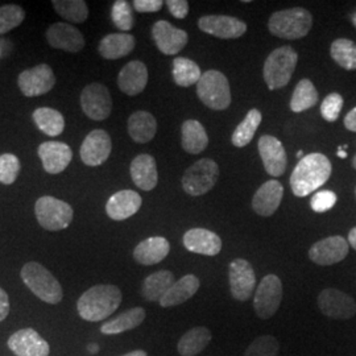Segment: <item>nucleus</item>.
<instances>
[{
    "instance_id": "obj_55",
    "label": "nucleus",
    "mask_w": 356,
    "mask_h": 356,
    "mask_svg": "<svg viewBox=\"0 0 356 356\" xmlns=\"http://www.w3.org/2000/svg\"><path fill=\"white\" fill-rule=\"evenodd\" d=\"M297 157L301 160V159L304 157V152H302V151H298V153H297Z\"/></svg>"
},
{
    "instance_id": "obj_3",
    "label": "nucleus",
    "mask_w": 356,
    "mask_h": 356,
    "mask_svg": "<svg viewBox=\"0 0 356 356\" xmlns=\"http://www.w3.org/2000/svg\"><path fill=\"white\" fill-rule=\"evenodd\" d=\"M20 276L26 288L41 301L51 305H57L58 302L63 301L64 292L60 281L40 263H26V266L22 268Z\"/></svg>"
},
{
    "instance_id": "obj_4",
    "label": "nucleus",
    "mask_w": 356,
    "mask_h": 356,
    "mask_svg": "<svg viewBox=\"0 0 356 356\" xmlns=\"http://www.w3.org/2000/svg\"><path fill=\"white\" fill-rule=\"evenodd\" d=\"M313 26V16L302 7L275 13L268 22L269 32L276 38L297 40L305 38Z\"/></svg>"
},
{
    "instance_id": "obj_20",
    "label": "nucleus",
    "mask_w": 356,
    "mask_h": 356,
    "mask_svg": "<svg viewBox=\"0 0 356 356\" xmlns=\"http://www.w3.org/2000/svg\"><path fill=\"white\" fill-rule=\"evenodd\" d=\"M38 157L44 170L49 175H60L72 163L73 151L61 141H45L38 147Z\"/></svg>"
},
{
    "instance_id": "obj_11",
    "label": "nucleus",
    "mask_w": 356,
    "mask_h": 356,
    "mask_svg": "<svg viewBox=\"0 0 356 356\" xmlns=\"http://www.w3.org/2000/svg\"><path fill=\"white\" fill-rule=\"evenodd\" d=\"M17 85L26 97H40L54 88L56 76L49 65H38L22 72L17 78Z\"/></svg>"
},
{
    "instance_id": "obj_22",
    "label": "nucleus",
    "mask_w": 356,
    "mask_h": 356,
    "mask_svg": "<svg viewBox=\"0 0 356 356\" xmlns=\"http://www.w3.org/2000/svg\"><path fill=\"white\" fill-rule=\"evenodd\" d=\"M284 195V186L276 179L263 184L252 198V209L260 216H272L279 209Z\"/></svg>"
},
{
    "instance_id": "obj_43",
    "label": "nucleus",
    "mask_w": 356,
    "mask_h": 356,
    "mask_svg": "<svg viewBox=\"0 0 356 356\" xmlns=\"http://www.w3.org/2000/svg\"><path fill=\"white\" fill-rule=\"evenodd\" d=\"M20 160L13 153H4L0 156V184L13 185L20 173Z\"/></svg>"
},
{
    "instance_id": "obj_26",
    "label": "nucleus",
    "mask_w": 356,
    "mask_h": 356,
    "mask_svg": "<svg viewBox=\"0 0 356 356\" xmlns=\"http://www.w3.org/2000/svg\"><path fill=\"white\" fill-rule=\"evenodd\" d=\"M131 178L134 184L144 191H151L159 182L156 160L151 154H139L131 163Z\"/></svg>"
},
{
    "instance_id": "obj_37",
    "label": "nucleus",
    "mask_w": 356,
    "mask_h": 356,
    "mask_svg": "<svg viewBox=\"0 0 356 356\" xmlns=\"http://www.w3.org/2000/svg\"><path fill=\"white\" fill-rule=\"evenodd\" d=\"M261 120H263V115L259 110H256V108L250 110L242 123L235 128L232 138H231L232 144L238 148H243V147L248 145L254 139V134L260 126Z\"/></svg>"
},
{
    "instance_id": "obj_7",
    "label": "nucleus",
    "mask_w": 356,
    "mask_h": 356,
    "mask_svg": "<svg viewBox=\"0 0 356 356\" xmlns=\"http://www.w3.org/2000/svg\"><path fill=\"white\" fill-rule=\"evenodd\" d=\"M35 214L38 225L48 231H61L67 229L73 222L74 210L69 204L54 198L51 195H44L38 198L35 204Z\"/></svg>"
},
{
    "instance_id": "obj_47",
    "label": "nucleus",
    "mask_w": 356,
    "mask_h": 356,
    "mask_svg": "<svg viewBox=\"0 0 356 356\" xmlns=\"http://www.w3.org/2000/svg\"><path fill=\"white\" fill-rule=\"evenodd\" d=\"M166 6L176 19H185L189 13V1L186 0H168Z\"/></svg>"
},
{
    "instance_id": "obj_18",
    "label": "nucleus",
    "mask_w": 356,
    "mask_h": 356,
    "mask_svg": "<svg viewBox=\"0 0 356 356\" xmlns=\"http://www.w3.org/2000/svg\"><path fill=\"white\" fill-rule=\"evenodd\" d=\"M152 38L159 51L166 56L177 54L189 41V36L184 29H178L166 20H159L153 24Z\"/></svg>"
},
{
    "instance_id": "obj_30",
    "label": "nucleus",
    "mask_w": 356,
    "mask_h": 356,
    "mask_svg": "<svg viewBox=\"0 0 356 356\" xmlns=\"http://www.w3.org/2000/svg\"><path fill=\"white\" fill-rule=\"evenodd\" d=\"M128 134L135 143H149L157 132V122L148 111H136L128 119Z\"/></svg>"
},
{
    "instance_id": "obj_34",
    "label": "nucleus",
    "mask_w": 356,
    "mask_h": 356,
    "mask_svg": "<svg viewBox=\"0 0 356 356\" xmlns=\"http://www.w3.org/2000/svg\"><path fill=\"white\" fill-rule=\"evenodd\" d=\"M213 339L211 331L206 327H194L185 332L178 341L177 351L181 356H195L202 353Z\"/></svg>"
},
{
    "instance_id": "obj_19",
    "label": "nucleus",
    "mask_w": 356,
    "mask_h": 356,
    "mask_svg": "<svg viewBox=\"0 0 356 356\" xmlns=\"http://www.w3.org/2000/svg\"><path fill=\"white\" fill-rule=\"evenodd\" d=\"M8 347L16 356H49L51 346L33 329H22L13 332Z\"/></svg>"
},
{
    "instance_id": "obj_15",
    "label": "nucleus",
    "mask_w": 356,
    "mask_h": 356,
    "mask_svg": "<svg viewBox=\"0 0 356 356\" xmlns=\"http://www.w3.org/2000/svg\"><path fill=\"white\" fill-rule=\"evenodd\" d=\"M257 148L268 175L272 177L282 176L288 165L286 151L282 143L272 135H264L259 139Z\"/></svg>"
},
{
    "instance_id": "obj_58",
    "label": "nucleus",
    "mask_w": 356,
    "mask_h": 356,
    "mask_svg": "<svg viewBox=\"0 0 356 356\" xmlns=\"http://www.w3.org/2000/svg\"><path fill=\"white\" fill-rule=\"evenodd\" d=\"M355 193H356V191H355Z\"/></svg>"
},
{
    "instance_id": "obj_42",
    "label": "nucleus",
    "mask_w": 356,
    "mask_h": 356,
    "mask_svg": "<svg viewBox=\"0 0 356 356\" xmlns=\"http://www.w3.org/2000/svg\"><path fill=\"white\" fill-rule=\"evenodd\" d=\"M279 353V341L272 335H261L248 346L243 356H277Z\"/></svg>"
},
{
    "instance_id": "obj_2",
    "label": "nucleus",
    "mask_w": 356,
    "mask_h": 356,
    "mask_svg": "<svg viewBox=\"0 0 356 356\" xmlns=\"http://www.w3.org/2000/svg\"><path fill=\"white\" fill-rule=\"evenodd\" d=\"M122 298L123 296L118 286L99 284L91 286L79 297L76 310L79 317L88 322H101L118 310Z\"/></svg>"
},
{
    "instance_id": "obj_23",
    "label": "nucleus",
    "mask_w": 356,
    "mask_h": 356,
    "mask_svg": "<svg viewBox=\"0 0 356 356\" xmlns=\"http://www.w3.org/2000/svg\"><path fill=\"white\" fill-rule=\"evenodd\" d=\"M141 204L143 200L136 191H118L108 198L106 213L113 220H126L140 210Z\"/></svg>"
},
{
    "instance_id": "obj_52",
    "label": "nucleus",
    "mask_w": 356,
    "mask_h": 356,
    "mask_svg": "<svg viewBox=\"0 0 356 356\" xmlns=\"http://www.w3.org/2000/svg\"><path fill=\"white\" fill-rule=\"evenodd\" d=\"M123 356H148V354L143 350H136V351H131V353H128V354Z\"/></svg>"
},
{
    "instance_id": "obj_24",
    "label": "nucleus",
    "mask_w": 356,
    "mask_h": 356,
    "mask_svg": "<svg viewBox=\"0 0 356 356\" xmlns=\"http://www.w3.org/2000/svg\"><path fill=\"white\" fill-rule=\"evenodd\" d=\"M182 242L188 251L204 256H216L222 250V239L210 229H189L185 232Z\"/></svg>"
},
{
    "instance_id": "obj_46",
    "label": "nucleus",
    "mask_w": 356,
    "mask_h": 356,
    "mask_svg": "<svg viewBox=\"0 0 356 356\" xmlns=\"http://www.w3.org/2000/svg\"><path fill=\"white\" fill-rule=\"evenodd\" d=\"M337 194L330 191H319L312 197L310 206L316 213H326L337 204Z\"/></svg>"
},
{
    "instance_id": "obj_12",
    "label": "nucleus",
    "mask_w": 356,
    "mask_h": 356,
    "mask_svg": "<svg viewBox=\"0 0 356 356\" xmlns=\"http://www.w3.org/2000/svg\"><path fill=\"white\" fill-rule=\"evenodd\" d=\"M229 291L235 300L245 302L252 297L256 285V275L250 261L235 259L229 263Z\"/></svg>"
},
{
    "instance_id": "obj_31",
    "label": "nucleus",
    "mask_w": 356,
    "mask_h": 356,
    "mask_svg": "<svg viewBox=\"0 0 356 356\" xmlns=\"http://www.w3.org/2000/svg\"><path fill=\"white\" fill-rule=\"evenodd\" d=\"M181 144L185 152L198 154L209 145L206 129L198 120H186L181 127Z\"/></svg>"
},
{
    "instance_id": "obj_41",
    "label": "nucleus",
    "mask_w": 356,
    "mask_h": 356,
    "mask_svg": "<svg viewBox=\"0 0 356 356\" xmlns=\"http://www.w3.org/2000/svg\"><path fill=\"white\" fill-rule=\"evenodd\" d=\"M26 19V11L17 4H6L0 7V35L8 33L20 26Z\"/></svg>"
},
{
    "instance_id": "obj_21",
    "label": "nucleus",
    "mask_w": 356,
    "mask_h": 356,
    "mask_svg": "<svg viewBox=\"0 0 356 356\" xmlns=\"http://www.w3.org/2000/svg\"><path fill=\"white\" fill-rule=\"evenodd\" d=\"M47 40L51 48L78 53L85 48V38L76 26L66 23H56L48 28Z\"/></svg>"
},
{
    "instance_id": "obj_5",
    "label": "nucleus",
    "mask_w": 356,
    "mask_h": 356,
    "mask_svg": "<svg viewBox=\"0 0 356 356\" xmlns=\"http://www.w3.org/2000/svg\"><path fill=\"white\" fill-rule=\"evenodd\" d=\"M298 63V54L292 47H281L268 56L263 74L268 89L279 90L286 86Z\"/></svg>"
},
{
    "instance_id": "obj_17",
    "label": "nucleus",
    "mask_w": 356,
    "mask_h": 356,
    "mask_svg": "<svg viewBox=\"0 0 356 356\" xmlns=\"http://www.w3.org/2000/svg\"><path fill=\"white\" fill-rule=\"evenodd\" d=\"M198 26L200 29L213 35L218 38H242L243 35L247 32V24L234 17V16H225V15H207L202 16L198 20Z\"/></svg>"
},
{
    "instance_id": "obj_8",
    "label": "nucleus",
    "mask_w": 356,
    "mask_h": 356,
    "mask_svg": "<svg viewBox=\"0 0 356 356\" xmlns=\"http://www.w3.org/2000/svg\"><path fill=\"white\" fill-rule=\"evenodd\" d=\"M218 177L219 166L216 161L202 159L186 169L182 177V188L191 197H200L214 188Z\"/></svg>"
},
{
    "instance_id": "obj_14",
    "label": "nucleus",
    "mask_w": 356,
    "mask_h": 356,
    "mask_svg": "<svg viewBox=\"0 0 356 356\" xmlns=\"http://www.w3.org/2000/svg\"><path fill=\"white\" fill-rule=\"evenodd\" d=\"M318 307L326 317L332 319H350L356 314L354 298L334 288L319 293Z\"/></svg>"
},
{
    "instance_id": "obj_6",
    "label": "nucleus",
    "mask_w": 356,
    "mask_h": 356,
    "mask_svg": "<svg viewBox=\"0 0 356 356\" xmlns=\"http://www.w3.org/2000/svg\"><path fill=\"white\" fill-rule=\"evenodd\" d=\"M197 95L204 106L211 110L222 111L231 104L229 79L218 70H209L197 83Z\"/></svg>"
},
{
    "instance_id": "obj_48",
    "label": "nucleus",
    "mask_w": 356,
    "mask_h": 356,
    "mask_svg": "<svg viewBox=\"0 0 356 356\" xmlns=\"http://www.w3.org/2000/svg\"><path fill=\"white\" fill-rule=\"evenodd\" d=\"M163 0H135L134 8L140 13H157L163 8Z\"/></svg>"
},
{
    "instance_id": "obj_33",
    "label": "nucleus",
    "mask_w": 356,
    "mask_h": 356,
    "mask_svg": "<svg viewBox=\"0 0 356 356\" xmlns=\"http://www.w3.org/2000/svg\"><path fill=\"white\" fill-rule=\"evenodd\" d=\"M145 317L147 313L143 307H132L122 313L120 316L104 322L101 326V332L104 335H116L126 331L134 330L140 326Z\"/></svg>"
},
{
    "instance_id": "obj_53",
    "label": "nucleus",
    "mask_w": 356,
    "mask_h": 356,
    "mask_svg": "<svg viewBox=\"0 0 356 356\" xmlns=\"http://www.w3.org/2000/svg\"><path fill=\"white\" fill-rule=\"evenodd\" d=\"M88 351L91 354H97L99 351V346L98 344L92 343L88 346Z\"/></svg>"
},
{
    "instance_id": "obj_39",
    "label": "nucleus",
    "mask_w": 356,
    "mask_h": 356,
    "mask_svg": "<svg viewBox=\"0 0 356 356\" xmlns=\"http://www.w3.org/2000/svg\"><path fill=\"white\" fill-rule=\"evenodd\" d=\"M332 60L344 70H356V44L348 38H338L331 44Z\"/></svg>"
},
{
    "instance_id": "obj_10",
    "label": "nucleus",
    "mask_w": 356,
    "mask_h": 356,
    "mask_svg": "<svg viewBox=\"0 0 356 356\" xmlns=\"http://www.w3.org/2000/svg\"><path fill=\"white\" fill-rule=\"evenodd\" d=\"M81 107L90 119L97 122L104 120L113 111L111 94L102 83H90L81 92Z\"/></svg>"
},
{
    "instance_id": "obj_49",
    "label": "nucleus",
    "mask_w": 356,
    "mask_h": 356,
    "mask_svg": "<svg viewBox=\"0 0 356 356\" xmlns=\"http://www.w3.org/2000/svg\"><path fill=\"white\" fill-rule=\"evenodd\" d=\"M10 313V297L4 289L0 288V322L7 318Z\"/></svg>"
},
{
    "instance_id": "obj_44",
    "label": "nucleus",
    "mask_w": 356,
    "mask_h": 356,
    "mask_svg": "<svg viewBox=\"0 0 356 356\" xmlns=\"http://www.w3.org/2000/svg\"><path fill=\"white\" fill-rule=\"evenodd\" d=\"M113 22L116 28H119L123 32H128L134 28V15L132 7L126 0H118L113 6Z\"/></svg>"
},
{
    "instance_id": "obj_16",
    "label": "nucleus",
    "mask_w": 356,
    "mask_h": 356,
    "mask_svg": "<svg viewBox=\"0 0 356 356\" xmlns=\"http://www.w3.org/2000/svg\"><path fill=\"white\" fill-rule=\"evenodd\" d=\"M350 244L343 236H329L314 243L309 250V257L318 266H332L341 263L348 254Z\"/></svg>"
},
{
    "instance_id": "obj_27",
    "label": "nucleus",
    "mask_w": 356,
    "mask_h": 356,
    "mask_svg": "<svg viewBox=\"0 0 356 356\" xmlns=\"http://www.w3.org/2000/svg\"><path fill=\"white\" fill-rule=\"evenodd\" d=\"M170 252V244L163 236H152L139 243L134 250V259L141 266L161 263Z\"/></svg>"
},
{
    "instance_id": "obj_25",
    "label": "nucleus",
    "mask_w": 356,
    "mask_h": 356,
    "mask_svg": "<svg viewBox=\"0 0 356 356\" xmlns=\"http://www.w3.org/2000/svg\"><path fill=\"white\" fill-rule=\"evenodd\" d=\"M148 83V69L141 61L128 63L118 76V86L129 97L139 95Z\"/></svg>"
},
{
    "instance_id": "obj_38",
    "label": "nucleus",
    "mask_w": 356,
    "mask_h": 356,
    "mask_svg": "<svg viewBox=\"0 0 356 356\" xmlns=\"http://www.w3.org/2000/svg\"><path fill=\"white\" fill-rule=\"evenodd\" d=\"M201 67L186 57H178L173 61V79L181 88H189L200 82Z\"/></svg>"
},
{
    "instance_id": "obj_35",
    "label": "nucleus",
    "mask_w": 356,
    "mask_h": 356,
    "mask_svg": "<svg viewBox=\"0 0 356 356\" xmlns=\"http://www.w3.org/2000/svg\"><path fill=\"white\" fill-rule=\"evenodd\" d=\"M32 118H33L38 129L48 136L54 138L64 132V115L54 108H49V107L38 108L32 115Z\"/></svg>"
},
{
    "instance_id": "obj_29",
    "label": "nucleus",
    "mask_w": 356,
    "mask_h": 356,
    "mask_svg": "<svg viewBox=\"0 0 356 356\" xmlns=\"http://www.w3.org/2000/svg\"><path fill=\"white\" fill-rule=\"evenodd\" d=\"M200 286H201V281L197 276L186 275L172 285V288L160 301V305L163 307L181 305L188 300H191V297L198 292Z\"/></svg>"
},
{
    "instance_id": "obj_40",
    "label": "nucleus",
    "mask_w": 356,
    "mask_h": 356,
    "mask_svg": "<svg viewBox=\"0 0 356 356\" xmlns=\"http://www.w3.org/2000/svg\"><path fill=\"white\" fill-rule=\"evenodd\" d=\"M56 13L72 23H83L89 17V8L83 0H53Z\"/></svg>"
},
{
    "instance_id": "obj_57",
    "label": "nucleus",
    "mask_w": 356,
    "mask_h": 356,
    "mask_svg": "<svg viewBox=\"0 0 356 356\" xmlns=\"http://www.w3.org/2000/svg\"><path fill=\"white\" fill-rule=\"evenodd\" d=\"M353 20H354V23H355V26H356V15H355V16H354V19H353Z\"/></svg>"
},
{
    "instance_id": "obj_56",
    "label": "nucleus",
    "mask_w": 356,
    "mask_h": 356,
    "mask_svg": "<svg viewBox=\"0 0 356 356\" xmlns=\"http://www.w3.org/2000/svg\"><path fill=\"white\" fill-rule=\"evenodd\" d=\"M353 166H354V169H356V154L355 157H354V160H353Z\"/></svg>"
},
{
    "instance_id": "obj_51",
    "label": "nucleus",
    "mask_w": 356,
    "mask_h": 356,
    "mask_svg": "<svg viewBox=\"0 0 356 356\" xmlns=\"http://www.w3.org/2000/svg\"><path fill=\"white\" fill-rule=\"evenodd\" d=\"M348 244L356 251V227L348 232Z\"/></svg>"
},
{
    "instance_id": "obj_32",
    "label": "nucleus",
    "mask_w": 356,
    "mask_h": 356,
    "mask_svg": "<svg viewBox=\"0 0 356 356\" xmlns=\"http://www.w3.org/2000/svg\"><path fill=\"white\" fill-rule=\"evenodd\" d=\"M175 282V275L170 270L154 272L143 282L141 296L147 301L160 302Z\"/></svg>"
},
{
    "instance_id": "obj_13",
    "label": "nucleus",
    "mask_w": 356,
    "mask_h": 356,
    "mask_svg": "<svg viewBox=\"0 0 356 356\" xmlns=\"http://www.w3.org/2000/svg\"><path fill=\"white\" fill-rule=\"evenodd\" d=\"M113 141L104 129H94L85 138L79 154L83 164L99 166L107 161L111 154Z\"/></svg>"
},
{
    "instance_id": "obj_9",
    "label": "nucleus",
    "mask_w": 356,
    "mask_h": 356,
    "mask_svg": "<svg viewBox=\"0 0 356 356\" xmlns=\"http://www.w3.org/2000/svg\"><path fill=\"white\" fill-rule=\"evenodd\" d=\"M281 301L282 282L276 275H268L260 281L254 292V313L259 318L269 319L277 313Z\"/></svg>"
},
{
    "instance_id": "obj_36",
    "label": "nucleus",
    "mask_w": 356,
    "mask_h": 356,
    "mask_svg": "<svg viewBox=\"0 0 356 356\" xmlns=\"http://www.w3.org/2000/svg\"><path fill=\"white\" fill-rule=\"evenodd\" d=\"M318 103V91L310 79H301L293 91L291 110L293 113H302Z\"/></svg>"
},
{
    "instance_id": "obj_50",
    "label": "nucleus",
    "mask_w": 356,
    "mask_h": 356,
    "mask_svg": "<svg viewBox=\"0 0 356 356\" xmlns=\"http://www.w3.org/2000/svg\"><path fill=\"white\" fill-rule=\"evenodd\" d=\"M344 127L351 132H356V107L344 118Z\"/></svg>"
},
{
    "instance_id": "obj_28",
    "label": "nucleus",
    "mask_w": 356,
    "mask_h": 356,
    "mask_svg": "<svg viewBox=\"0 0 356 356\" xmlns=\"http://www.w3.org/2000/svg\"><path fill=\"white\" fill-rule=\"evenodd\" d=\"M136 40L129 33H111L101 40L98 51L106 60H119L134 51Z\"/></svg>"
},
{
    "instance_id": "obj_1",
    "label": "nucleus",
    "mask_w": 356,
    "mask_h": 356,
    "mask_svg": "<svg viewBox=\"0 0 356 356\" xmlns=\"http://www.w3.org/2000/svg\"><path fill=\"white\" fill-rule=\"evenodd\" d=\"M330 160L322 153H310L304 156L291 176L293 194L302 198L323 186L331 176Z\"/></svg>"
},
{
    "instance_id": "obj_54",
    "label": "nucleus",
    "mask_w": 356,
    "mask_h": 356,
    "mask_svg": "<svg viewBox=\"0 0 356 356\" xmlns=\"http://www.w3.org/2000/svg\"><path fill=\"white\" fill-rule=\"evenodd\" d=\"M338 157H342V159H346L347 157V153L344 152V151H342L341 148L338 149Z\"/></svg>"
},
{
    "instance_id": "obj_45",
    "label": "nucleus",
    "mask_w": 356,
    "mask_h": 356,
    "mask_svg": "<svg viewBox=\"0 0 356 356\" xmlns=\"http://www.w3.org/2000/svg\"><path fill=\"white\" fill-rule=\"evenodd\" d=\"M343 108V98L338 92L329 94L321 104V115L326 122L334 123Z\"/></svg>"
}]
</instances>
